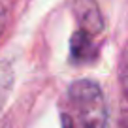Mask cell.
Segmentation results:
<instances>
[{
    "label": "cell",
    "instance_id": "cell-1",
    "mask_svg": "<svg viewBox=\"0 0 128 128\" xmlns=\"http://www.w3.org/2000/svg\"><path fill=\"white\" fill-rule=\"evenodd\" d=\"M68 100L81 128H108V106L98 83L90 79L72 83Z\"/></svg>",
    "mask_w": 128,
    "mask_h": 128
},
{
    "label": "cell",
    "instance_id": "cell-2",
    "mask_svg": "<svg viewBox=\"0 0 128 128\" xmlns=\"http://www.w3.org/2000/svg\"><path fill=\"white\" fill-rule=\"evenodd\" d=\"M74 15L79 28L90 36H98L104 30V17L96 0H74Z\"/></svg>",
    "mask_w": 128,
    "mask_h": 128
},
{
    "label": "cell",
    "instance_id": "cell-3",
    "mask_svg": "<svg viewBox=\"0 0 128 128\" xmlns=\"http://www.w3.org/2000/svg\"><path fill=\"white\" fill-rule=\"evenodd\" d=\"M96 56H98V47L94 44V36L77 28L72 34V42H70V58H72V62L76 64L92 62Z\"/></svg>",
    "mask_w": 128,
    "mask_h": 128
},
{
    "label": "cell",
    "instance_id": "cell-4",
    "mask_svg": "<svg viewBox=\"0 0 128 128\" xmlns=\"http://www.w3.org/2000/svg\"><path fill=\"white\" fill-rule=\"evenodd\" d=\"M119 83L122 88L124 100L128 104V42L122 47V53H120V58H119Z\"/></svg>",
    "mask_w": 128,
    "mask_h": 128
},
{
    "label": "cell",
    "instance_id": "cell-5",
    "mask_svg": "<svg viewBox=\"0 0 128 128\" xmlns=\"http://www.w3.org/2000/svg\"><path fill=\"white\" fill-rule=\"evenodd\" d=\"M62 128H76L74 124V117L68 113H62Z\"/></svg>",
    "mask_w": 128,
    "mask_h": 128
},
{
    "label": "cell",
    "instance_id": "cell-6",
    "mask_svg": "<svg viewBox=\"0 0 128 128\" xmlns=\"http://www.w3.org/2000/svg\"><path fill=\"white\" fill-rule=\"evenodd\" d=\"M4 23H6V13H4V8L0 6V34L4 32Z\"/></svg>",
    "mask_w": 128,
    "mask_h": 128
}]
</instances>
